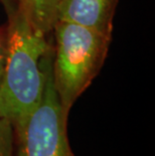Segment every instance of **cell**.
Wrapping results in <instances>:
<instances>
[{
	"label": "cell",
	"instance_id": "1",
	"mask_svg": "<svg viewBox=\"0 0 155 156\" xmlns=\"http://www.w3.org/2000/svg\"><path fill=\"white\" fill-rule=\"evenodd\" d=\"M52 49L18 10L8 16L6 58L0 78V116L22 125L42 99L47 62Z\"/></svg>",
	"mask_w": 155,
	"mask_h": 156
},
{
	"label": "cell",
	"instance_id": "2",
	"mask_svg": "<svg viewBox=\"0 0 155 156\" xmlns=\"http://www.w3.org/2000/svg\"><path fill=\"white\" fill-rule=\"evenodd\" d=\"M52 82L65 112L90 86L108 54L112 34L74 22L58 20L52 29Z\"/></svg>",
	"mask_w": 155,
	"mask_h": 156
},
{
	"label": "cell",
	"instance_id": "3",
	"mask_svg": "<svg viewBox=\"0 0 155 156\" xmlns=\"http://www.w3.org/2000/svg\"><path fill=\"white\" fill-rule=\"evenodd\" d=\"M52 51L47 62L44 91L39 105L14 129L13 156H75L69 143L65 112L52 82Z\"/></svg>",
	"mask_w": 155,
	"mask_h": 156
},
{
	"label": "cell",
	"instance_id": "4",
	"mask_svg": "<svg viewBox=\"0 0 155 156\" xmlns=\"http://www.w3.org/2000/svg\"><path fill=\"white\" fill-rule=\"evenodd\" d=\"M116 4L117 0H60L57 17L58 20L74 22L112 34Z\"/></svg>",
	"mask_w": 155,
	"mask_h": 156
},
{
	"label": "cell",
	"instance_id": "5",
	"mask_svg": "<svg viewBox=\"0 0 155 156\" xmlns=\"http://www.w3.org/2000/svg\"><path fill=\"white\" fill-rule=\"evenodd\" d=\"M17 10L23 14L36 30L44 35L52 32L58 20L60 0H15Z\"/></svg>",
	"mask_w": 155,
	"mask_h": 156
},
{
	"label": "cell",
	"instance_id": "6",
	"mask_svg": "<svg viewBox=\"0 0 155 156\" xmlns=\"http://www.w3.org/2000/svg\"><path fill=\"white\" fill-rule=\"evenodd\" d=\"M14 129L7 119L0 116V156H13Z\"/></svg>",
	"mask_w": 155,
	"mask_h": 156
},
{
	"label": "cell",
	"instance_id": "7",
	"mask_svg": "<svg viewBox=\"0 0 155 156\" xmlns=\"http://www.w3.org/2000/svg\"><path fill=\"white\" fill-rule=\"evenodd\" d=\"M6 58V30L0 28V78H1L3 68Z\"/></svg>",
	"mask_w": 155,
	"mask_h": 156
},
{
	"label": "cell",
	"instance_id": "8",
	"mask_svg": "<svg viewBox=\"0 0 155 156\" xmlns=\"http://www.w3.org/2000/svg\"><path fill=\"white\" fill-rule=\"evenodd\" d=\"M2 2V4L4 5L5 10L7 12V15L10 16L12 13H14L17 10V5H16L15 0H0Z\"/></svg>",
	"mask_w": 155,
	"mask_h": 156
}]
</instances>
